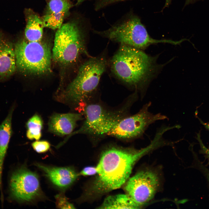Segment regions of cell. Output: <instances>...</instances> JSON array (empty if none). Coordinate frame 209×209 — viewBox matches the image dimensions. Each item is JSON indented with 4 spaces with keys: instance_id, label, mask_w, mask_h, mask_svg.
<instances>
[{
    "instance_id": "9",
    "label": "cell",
    "mask_w": 209,
    "mask_h": 209,
    "mask_svg": "<svg viewBox=\"0 0 209 209\" xmlns=\"http://www.w3.org/2000/svg\"><path fill=\"white\" fill-rule=\"evenodd\" d=\"M10 185L12 196L18 201L32 203L44 197L38 175L25 167L13 173Z\"/></svg>"
},
{
    "instance_id": "1",
    "label": "cell",
    "mask_w": 209,
    "mask_h": 209,
    "mask_svg": "<svg viewBox=\"0 0 209 209\" xmlns=\"http://www.w3.org/2000/svg\"><path fill=\"white\" fill-rule=\"evenodd\" d=\"M157 146L153 140L149 146L140 150L112 147L104 150L96 167L97 176L91 192L102 194L121 187L129 178L137 161Z\"/></svg>"
},
{
    "instance_id": "6",
    "label": "cell",
    "mask_w": 209,
    "mask_h": 209,
    "mask_svg": "<svg viewBox=\"0 0 209 209\" xmlns=\"http://www.w3.org/2000/svg\"><path fill=\"white\" fill-rule=\"evenodd\" d=\"M84 35L77 23L68 22L58 29L55 37L52 57L56 62L70 64L82 53L87 54Z\"/></svg>"
},
{
    "instance_id": "19",
    "label": "cell",
    "mask_w": 209,
    "mask_h": 209,
    "mask_svg": "<svg viewBox=\"0 0 209 209\" xmlns=\"http://www.w3.org/2000/svg\"><path fill=\"white\" fill-rule=\"evenodd\" d=\"M56 207L60 209H74V206L68 201L67 198L62 193L57 194L55 196Z\"/></svg>"
},
{
    "instance_id": "12",
    "label": "cell",
    "mask_w": 209,
    "mask_h": 209,
    "mask_svg": "<svg viewBox=\"0 0 209 209\" xmlns=\"http://www.w3.org/2000/svg\"><path fill=\"white\" fill-rule=\"evenodd\" d=\"M72 6L69 0H50L42 19L44 27L59 28Z\"/></svg>"
},
{
    "instance_id": "2",
    "label": "cell",
    "mask_w": 209,
    "mask_h": 209,
    "mask_svg": "<svg viewBox=\"0 0 209 209\" xmlns=\"http://www.w3.org/2000/svg\"><path fill=\"white\" fill-rule=\"evenodd\" d=\"M111 60L114 75L125 83L137 88L144 87L158 68L155 58L125 44H121Z\"/></svg>"
},
{
    "instance_id": "4",
    "label": "cell",
    "mask_w": 209,
    "mask_h": 209,
    "mask_svg": "<svg viewBox=\"0 0 209 209\" xmlns=\"http://www.w3.org/2000/svg\"><path fill=\"white\" fill-rule=\"evenodd\" d=\"M95 32L111 40L127 45L140 50H144L149 45L158 43L174 45L181 43V40H157L149 35L140 19L132 16L122 19L107 30Z\"/></svg>"
},
{
    "instance_id": "21",
    "label": "cell",
    "mask_w": 209,
    "mask_h": 209,
    "mask_svg": "<svg viewBox=\"0 0 209 209\" xmlns=\"http://www.w3.org/2000/svg\"><path fill=\"white\" fill-rule=\"evenodd\" d=\"M126 0H96L95 9L98 10L114 3Z\"/></svg>"
},
{
    "instance_id": "8",
    "label": "cell",
    "mask_w": 209,
    "mask_h": 209,
    "mask_svg": "<svg viewBox=\"0 0 209 209\" xmlns=\"http://www.w3.org/2000/svg\"><path fill=\"white\" fill-rule=\"evenodd\" d=\"M150 105V102L147 103L136 114L122 118L107 135L122 139L137 138L141 136L152 123L167 118L161 114H154L149 112Z\"/></svg>"
},
{
    "instance_id": "26",
    "label": "cell",
    "mask_w": 209,
    "mask_h": 209,
    "mask_svg": "<svg viewBox=\"0 0 209 209\" xmlns=\"http://www.w3.org/2000/svg\"><path fill=\"white\" fill-rule=\"evenodd\" d=\"M171 0H165V7H167L170 4V2Z\"/></svg>"
},
{
    "instance_id": "18",
    "label": "cell",
    "mask_w": 209,
    "mask_h": 209,
    "mask_svg": "<svg viewBox=\"0 0 209 209\" xmlns=\"http://www.w3.org/2000/svg\"><path fill=\"white\" fill-rule=\"evenodd\" d=\"M43 122L41 117L35 114L30 118L26 124V136L30 140H39L42 136Z\"/></svg>"
},
{
    "instance_id": "27",
    "label": "cell",
    "mask_w": 209,
    "mask_h": 209,
    "mask_svg": "<svg viewBox=\"0 0 209 209\" xmlns=\"http://www.w3.org/2000/svg\"><path fill=\"white\" fill-rule=\"evenodd\" d=\"M77 5L79 4L86 0H76Z\"/></svg>"
},
{
    "instance_id": "15",
    "label": "cell",
    "mask_w": 209,
    "mask_h": 209,
    "mask_svg": "<svg viewBox=\"0 0 209 209\" xmlns=\"http://www.w3.org/2000/svg\"><path fill=\"white\" fill-rule=\"evenodd\" d=\"M15 106L13 105L0 125V189L2 188V174L4 161L12 133V120Z\"/></svg>"
},
{
    "instance_id": "10",
    "label": "cell",
    "mask_w": 209,
    "mask_h": 209,
    "mask_svg": "<svg viewBox=\"0 0 209 209\" xmlns=\"http://www.w3.org/2000/svg\"><path fill=\"white\" fill-rule=\"evenodd\" d=\"M159 183L156 173L143 170L129 178L125 184L124 189L126 194L140 207L153 198Z\"/></svg>"
},
{
    "instance_id": "25",
    "label": "cell",
    "mask_w": 209,
    "mask_h": 209,
    "mask_svg": "<svg viewBox=\"0 0 209 209\" xmlns=\"http://www.w3.org/2000/svg\"><path fill=\"white\" fill-rule=\"evenodd\" d=\"M201 123L209 131V122L205 123L201 121Z\"/></svg>"
},
{
    "instance_id": "24",
    "label": "cell",
    "mask_w": 209,
    "mask_h": 209,
    "mask_svg": "<svg viewBox=\"0 0 209 209\" xmlns=\"http://www.w3.org/2000/svg\"><path fill=\"white\" fill-rule=\"evenodd\" d=\"M200 143L201 144V147L202 149L203 152L206 154L209 160V149L207 148L205 146H204L201 142H200Z\"/></svg>"
},
{
    "instance_id": "5",
    "label": "cell",
    "mask_w": 209,
    "mask_h": 209,
    "mask_svg": "<svg viewBox=\"0 0 209 209\" xmlns=\"http://www.w3.org/2000/svg\"><path fill=\"white\" fill-rule=\"evenodd\" d=\"M15 45L16 70L24 74L40 75L50 71L52 54L46 43L22 40Z\"/></svg>"
},
{
    "instance_id": "16",
    "label": "cell",
    "mask_w": 209,
    "mask_h": 209,
    "mask_svg": "<svg viewBox=\"0 0 209 209\" xmlns=\"http://www.w3.org/2000/svg\"><path fill=\"white\" fill-rule=\"evenodd\" d=\"M44 27L42 20L38 15L33 13L28 15L25 30L26 40L32 42L41 41Z\"/></svg>"
},
{
    "instance_id": "11",
    "label": "cell",
    "mask_w": 209,
    "mask_h": 209,
    "mask_svg": "<svg viewBox=\"0 0 209 209\" xmlns=\"http://www.w3.org/2000/svg\"><path fill=\"white\" fill-rule=\"evenodd\" d=\"M35 165L54 186L62 191L70 187L79 176L71 167L52 166L38 163Z\"/></svg>"
},
{
    "instance_id": "22",
    "label": "cell",
    "mask_w": 209,
    "mask_h": 209,
    "mask_svg": "<svg viewBox=\"0 0 209 209\" xmlns=\"http://www.w3.org/2000/svg\"><path fill=\"white\" fill-rule=\"evenodd\" d=\"M97 170L96 167L87 166L83 169L79 173V176H89L97 174Z\"/></svg>"
},
{
    "instance_id": "17",
    "label": "cell",
    "mask_w": 209,
    "mask_h": 209,
    "mask_svg": "<svg viewBox=\"0 0 209 209\" xmlns=\"http://www.w3.org/2000/svg\"><path fill=\"white\" fill-rule=\"evenodd\" d=\"M140 207L127 194L109 196L104 200L99 207L100 209H136Z\"/></svg>"
},
{
    "instance_id": "3",
    "label": "cell",
    "mask_w": 209,
    "mask_h": 209,
    "mask_svg": "<svg viewBox=\"0 0 209 209\" xmlns=\"http://www.w3.org/2000/svg\"><path fill=\"white\" fill-rule=\"evenodd\" d=\"M107 64L105 56L90 58L81 66L76 77L56 100L67 105H79L97 89Z\"/></svg>"
},
{
    "instance_id": "23",
    "label": "cell",
    "mask_w": 209,
    "mask_h": 209,
    "mask_svg": "<svg viewBox=\"0 0 209 209\" xmlns=\"http://www.w3.org/2000/svg\"><path fill=\"white\" fill-rule=\"evenodd\" d=\"M197 165L199 170L202 172L207 179L209 186V170L197 158Z\"/></svg>"
},
{
    "instance_id": "14",
    "label": "cell",
    "mask_w": 209,
    "mask_h": 209,
    "mask_svg": "<svg viewBox=\"0 0 209 209\" xmlns=\"http://www.w3.org/2000/svg\"><path fill=\"white\" fill-rule=\"evenodd\" d=\"M82 119L81 113H55L50 117L48 131L54 134L62 136L71 134L78 121Z\"/></svg>"
},
{
    "instance_id": "13",
    "label": "cell",
    "mask_w": 209,
    "mask_h": 209,
    "mask_svg": "<svg viewBox=\"0 0 209 209\" xmlns=\"http://www.w3.org/2000/svg\"><path fill=\"white\" fill-rule=\"evenodd\" d=\"M16 71L14 44L0 32V82L10 78Z\"/></svg>"
},
{
    "instance_id": "7",
    "label": "cell",
    "mask_w": 209,
    "mask_h": 209,
    "mask_svg": "<svg viewBox=\"0 0 209 209\" xmlns=\"http://www.w3.org/2000/svg\"><path fill=\"white\" fill-rule=\"evenodd\" d=\"M125 109L116 111H108L100 105L92 104L85 107V120L78 130L67 136L62 141L65 143L72 136L84 134L95 136L107 135L123 118Z\"/></svg>"
},
{
    "instance_id": "20",
    "label": "cell",
    "mask_w": 209,
    "mask_h": 209,
    "mask_svg": "<svg viewBox=\"0 0 209 209\" xmlns=\"http://www.w3.org/2000/svg\"><path fill=\"white\" fill-rule=\"evenodd\" d=\"M31 146L35 152L39 154L47 152L51 147L49 142L46 140H36L32 143Z\"/></svg>"
}]
</instances>
